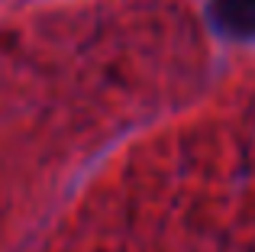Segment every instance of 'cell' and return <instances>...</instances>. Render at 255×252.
Here are the masks:
<instances>
[{
    "mask_svg": "<svg viewBox=\"0 0 255 252\" xmlns=\"http://www.w3.org/2000/svg\"><path fill=\"white\" fill-rule=\"evenodd\" d=\"M213 16L226 32L255 36V0H213Z\"/></svg>",
    "mask_w": 255,
    "mask_h": 252,
    "instance_id": "6da1fadb",
    "label": "cell"
}]
</instances>
